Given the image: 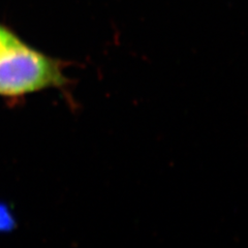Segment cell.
<instances>
[{"label": "cell", "instance_id": "obj_1", "mask_svg": "<svg viewBox=\"0 0 248 248\" xmlns=\"http://www.w3.org/2000/svg\"><path fill=\"white\" fill-rule=\"evenodd\" d=\"M66 63L46 55L15 34L0 50V96L20 98L68 84Z\"/></svg>", "mask_w": 248, "mask_h": 248}, {"label": "cell", "instance_id": "obj_3", "mask_svg": "<svg viewBox=\"0 0 248 248\" xmlns=\"http://www.w3.org/2000/svg\"><path fill=\"white\" fill-rule=\"evenodd\" d=\"M16 33L10 28H7L6 26L0 24V50H1L6 44L12 40V37Z\"/></svg>", "mask_w": 248, "mask_h": 248}, {"label": "cell", "instance_id": "obj_2", "mask_svg": "<svg viewBox=\"0 0 248 248\" xmlns=\"http://www.w3.org/2000/svg\"><path fill=\"white\" fill-rule=\"evenodd\" d=\"M16 227L15 216L9 206L0 203V232H10Z\"/></svg>", "mask_w": 248, "mask_h": 248}]
</instances>
